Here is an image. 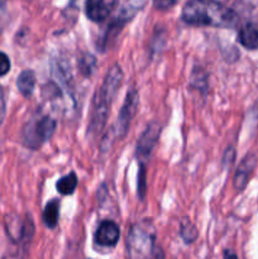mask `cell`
Returning <instances> with one entry per match:
<instances>
[{"label":"cell","instance_id":"cell-1","mask_svg":"<svg viewBox=\"0 0 258 259\" xmlns=\"http://www.w3.org/2000/svg\"><path fill=\"white\" fill-rule=\"evenodd\" d=\"M181 18L186 24L196 27L234 28L238 24V14L219 2L191 0L182 8Z\"/></svg>","mask_w":258,"mask_h":259},{"label":"cell","instance_id":"cell-2","mask_svg":"<svg viewBox=\"0 0 258 259\" xmlns=\"http://www.w3.org/2000/svg\"><path fill=\"white\" fill-rule=\"evenodd\" d=\"M121 81H123V71H121L120 66L115 63L108 70L100 89L96 91L93 99L88 134L98 136L104 129L106 120H108L111 104L120 88Z\"/></svg>","mask_w":258,"mask_h":259},{"label":"cell","instance_id":"cell-3","mask_svg":"<svg viewBox=\"0 0 258 259\" xmlns=\"http://www.w3.org/2000/svg\"><path fill=\"white\" fill-rule=\"evenodd\" d=\"M57 123L50 115L39 114L27 121L22 131V141L25 147L37 149L55 134Z\"/></svg>","mask_w":258,"mask_h":259},{"label":"cell","instance_id":"cell-4","mask_svg":"<svg viewBox=\"0 0 258 259\" xmlns=\"http://www.w3.org/2000/svg\"><path fill=\"white\" fill-rule=\"evenodd\" d=\"M154 229L151 223L141 222L132 225L128 233V253L132 259H147L154 244Z\"/></svg>","mask_w":258,"mask_h":259},{"label":"cell","instance_id":"cell-5","mask_svg":"<svg viewBox=\"0 0 258 259\" xmlns=\"http://www.w3.org/2000/svg\"><path fill=\"white\" fill-rule=\"evenodd\" d=\"M139 106V95L138 91L132 89L128 91L125 96V100H124L123 106L120 109V113H119L118 121H116V125L114 128V133H115L116 138H123L124 136L128 132L129 126H131L132 120H133L134 115H136L137 110H138Z\"/></svg>","mask_w":258,"mask_h":259},{"label":"cell","instance_id":"cell-6","mask_svg":"<svg viewBox=\"0 0 258 259\" xmlns=\"http://www.w3.org/2000/svg\"><path fill=\"white\" fill-rule=\"evenodd\" d=\"M144 4H146V3H125V4L120 8L118 14L111 19L110 24L108 25V29H106L105 35H104L103 42L105 43V45H108L110 40H113L114 38L120 33L121 28H123L126 23L131 22V19H133L134 15L144 7Z\"/></svg>","mask_w":258,"mask_h":259},{"label":"cell","instance_id":"cell-7","mask_svg":"<svg viewBox=\"0 0 258 259\" xmlns=\"http://www.w3.org/2000/svg\"><path fill=\"white\" fill-rule=\"evenodd\" d=\"M159 134H161V126L157 123H151L139 137L138 144H137L139 167H146V161L151 156V152L158 141Z\"/></svg>","mask_w":258,"mask_h":259},{"label":"cell","instance_id":"cell-8","mask_svg":"<svg viewBox=\"0 0 258 259\" xmlns=\"http://www.w3.org/2000/svg\"><path fill=\"white\" fill-rule=\"evenodd\" d=\"M120 237V229L118 225L110 220H104L96 229L94 239L95 243L100 247H115Z\"/></svg>","mask_w":258,"mask_h":259},{"label":"cell","instance_id":"cell-9","mask_svg":"<svg viewBox=\"0 0 258 259\" xmlns=\"http://www.w3.org/2000/svg\"><path fill=\"white\" fill-rule=\"evenodd\" d=\"M116 5L118 3L111 0H89L85 4L86 15L89 19L95 23L104 22L111 14Z\"/></svg>","mask_w":258,"mask_h":259},{"label":"cell","instance_id":"cell-10","mask_svg":"<svg viewBox=\"0 0 258 259\" xmlns=\"http://www.w3.org/2000/svg\"><path fill=\"white\" fill-rule=\"evenodd\" d=\"M255 166V158L249 154V156L245 157L242 162H240L239 167L237 168L234 176V187L237 191H242L245 186H247V182L249 180L250 174L254 169Z\"/></svg>","mask_w":258,"mask_h":259},{"label":"cell","instance_id":"cell-11","mask_svg":"<svg viewBox=\"0 0 258 259\" xmlns=\"http://www.w3.org/2000/svg\"><path fill=\"white\" fill-rule=\"evenodd\" d=\"M238 42L247 50H258V27L252 23L243 25L238 32Z\"/></svg>","mask_w":258,"mask_h":259},{"label":"cell","instance_id":"cell-12","mask_svg":"<svg viewBox=\"0 0 258 259\" xmlns=\"http://www.w3.org/2000/svg\"><path fill=\"white\" fill-rule=\"evenodd\" d=\"M35 86V73L32 70H24L17 78V88L23 96H30Z\"/></svg>","mask_w":258,"mask_h":259},{"label":"cell","instance_id":"cell-13","mask_svg":"<svg viewBox=\"0 0 258 259\" xmlns=\"http://www.w3.org/2000/svg\"><path fill=\"white\" fill-rule=\"evenodd\" d=\"M58 218H60V201L53 199L46 205L43 211V222L47 228L55 229L58 224Z\"/></svg>","mask_w":258,"mask_h":259},{"label":"cell","instance_id":"cell-14","mask_svg":"<svg viewBox=\"0 0 258 259\" xmlns=\"http://www.w3.org/2000/svg\"><path fill=\"white\" fill-rule=\"evenodd\" d=\"M76 187H77V176L76 174H68L66 176L61 177L56 184V189L61 195H72L75 192Z\"/></svg>","mask_w":258,"mask_h":259},{"label":"cell","instance_id":"cell-15","mask_svg":"<svg viewBox=\"0 0 258 259\" xmlns=\"http://www.w3.org/2000/svg\"><path fill=\"white\" fill-rule=\"evenodd\" d=\"M180 234H181V238L185 240V242L189 244V243H192L197 238V232L195 229L194 225L191 224V222H182L180 224Z\"/></svg>","mask_w":258,"mask_h":259},{"label":"cell","instance_id":"cell-16","mask_svg":"<svg viewBox=\"0 0 258 259\" xmlns=\"http://www.w3.org/2000/svg\"><path fill=\"white\" fill-rule=\"evenodd\" d=\"M10 71V60L5 53L0 52V76L7 75Z\"/></svg>","mask_w":258,"mask_h":259},{"label":"cell","instance_id":"cell-17","mask_svg":"<svg viewBox=\"0 0 258 259\" xmlns=\"http://www.w3.org/2000/svg\"><path fill=\"white\" fill-rule=\"evenodd\" d=\"M8 22V8L4 2H0V33L3 32Z\"/></svg>","mask_w":258,"mask_h":259},{"label":"cell","instance_id":"cell-18","mask_svg":"<svg viewBox=\"0 0 258 259\" xmlns=\"http://www.w3.org/2000/svg\"><path fill=\"white\" fill-rule=\"evenodd\" d=\"M5 110H7V104H5V96L3 88L0 86V125H2L3 120L5 118Z\"/></svg>","mask_w":258,"mask_h":259},{"label":"cell","instance_id":"cell-19","mask_svg":"<svg viewBox=\"0 0 258 259\" xmlns=\"http://www.w3.org/2000/svg\"><path fill=\"white\" fill-rule=\"evenodd\" d=\"M153 5L156 8H158V9L166 10V9H168V8L176 5V2H164V0H159V2H154Z\"/></svg>","mask_w":258,"mask_h":259},{"label":"cell","instance_id":"cell-20","mask_svg":"<svg viewBox=\"0 0 258 259\" xmlns=\"http://www.w3.org/2000/svg\"><path fill=\"white\" fill-rule=\"evenodd\" d=\"M224 259H238L237 254L233 253L232 250H225L224 252Z\"/></svg>","mask_w":258,"mask_h":259}]
</instances>
